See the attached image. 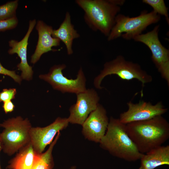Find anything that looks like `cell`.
I'll list each match as a JSON object with an SVG mask.
<instances>
[{"label": "cell", "mask_w": 169, "mask_h": 169, "mask_svg": "<svg viewBox=\"0 0 169 169\" xmlns=\"http://www.w3.org/2000/svg\"><path fill=\"white\" fill-rule=\"evenodd\" d=\"M126 125L129 136L142 154L161 146L169 138V123L162 115Z\"/></svg>", "instance_id": "1"}, {"label": "cell", "mask_w": 169, "mask_h": 169, "mask_svg": "<svg viewBox=\"0 0 169 169\" xmlns=\"http://www.w3.org/2000/svg\"><path fill=\"white\" fill-rule=\"evenodd\" d=\"M123 0H76V4L84 11V18L88 26L108 37L115 25Z\"/></svg>", "instance_id": "2"}, {"label": "cell", "mask_w": 169, "mask_h": 169, "mask_svg": "<svg viewBox=\"0 0 169 169\" xmlns=\"http://www.w3.org/2000/svg\"><path fill=\"white\" fill-rule=\"evenodd\" d=\"M100 147L111 154L129 161L140 160L144 154L138 150L129 136L126 125L111 117L106 131L100 142Z\"/></svg>", "instance_id": "3"}, {"label": "cell", "mask_w": 169, "mask_h": 169, "mask_svg": "<svg viewBox=\"0 0 169 169\" xmlns=\"http://www.w3.org/2000/svg\"><path fill=\"white\" fill-rule=\"evenodd\" d=\"M29 120L20 116L13 117L0 123L3 128L0 133L2 151L11 156L30 143V130L32 127Z\"/></svg>", "instance_id": "4"}, {"label": "cell", "mask_w": 169, "mask_h": 169, "mask_svg": "<svg viewBox=\"0 0 169 169\" xmlns=\"http://www.w3.org/2000/svg\"><path fill=\"white\" fill-rule=\"evenodd\" d=\"M112 74L116 75L125 80L136 79L141 82L142 87L153 79L152 76L143 70L140 64L127 60L123 56L119 55L104 64L103 69L94 79L95 87L99 90L103 89L101 86L102 81L106 76Z\"/></svg>", "instance_id": "5"}, {"label": "cell", "mask_w": 169, "mask_h": 169, "mask_svg": "<svg viewBox=\"0 0 169 169\" xmlns=\"http://www.w3.org/2000/svg\"><path fill=\"white\" fill-rule=\"evenodd\" d=\"M160 19V15L153 11L149 13L143 11L139 16L133 17L118 14L107 40L112 41L120 37L127 40L133 39L149 25L157 23Z\"/></svg>", "instance_id": "6"}, {"label": "cell", "mask_w": 169, "mask_h": 169, "mask_svg": "<svg viewBox=\"0 0 169 169\" xmlns=\"http://www.w3.org/2000/svg\"><path fill=\"white\" fill-rule=\"evenodd\" d=\"M159 25L145 34L135 37L136 41L146 45L152 53L151 59L161 77L169 86V50L161 44L158 37Z\"/></svg>", "instance_id": "7"}, {"label": "cell", "mask_w": 169, "mask_h": 169, "mask_svg": "<svg viewBox=\"0 0 169 169\" xmlns=\"http://www.w3.org/2000/svg\"><path fill=\"white\" fill-rule=\"evenodd\" d=\"M66 67L64 64L55 65L48 74H41L39 77L49 83L54 89L64 93L77 94L86 90V79L82 67L79 69L76 78L70 79L64 76L62 73Z\"/></svg>", "instance_id": "8"}, {"label": "cell", "mask_w": 169, "mask_h": 169, "mask_svg": "<svg viewBox=\"0 0 169 169\" xmlns=\"http://www.w3.org/2000/svg\"><path fill=\"white\" fill-rule=\"evenodd\" d=\"M127 105V110L120 114L119 118L121 122L125 124L148 120L162 115L168 110L161 101L155 105L143 100L137 103L129 101Z\"/></svg>", "instance_id": "9"}, {"label": "cell", "mask_w": 169, "mask_h": 169, "mask_svg": "<svg viewBox=\"0 0 169 169\" xmlns=\"http://www.w3.org/2000/svg\"><path fill=\"white\" fill-rule=\"evenodd\" d=\"M76 95V101L69 108V123L82 125L90 114L97 108L100 100L94 89H87Z\"/></svg>", "instance_id": "10"}, {"label": "cell", "mask_w": 169, "mask_h": 169, "mask_svg": "<svg viewBox=\"0 0 169 169\" xmlns=\"http://www.w3.org/2000/svg\"><path fill=\"white\" fill-rule=\"evenodd\" d=\"M67 118L58 117L52 123L44 127L31 128L30 131V143L38 153H43L46 146L50 144L57 133L68 126Z\"/></svg>", "instance_id": "11"}, {"label": "cell", "mask_w": 169, "mask_h": 169, "mask_svg": "<svg viewBox=\"0 0 169 169\" xmlns=\"http://www.w3.org/2000/svg\"><path fill=\"white\" fill-rule=\"evenodd\" d=\"M109 122L106 110L99 103L82 125V133L88 140L99 143L105 134Z\"/></svg>", "instance_id": "12"}, {"label": "cell", "mask_w": 169, "mask_h": 169, "mask_svg": "<svg viewBox=\"0 0 169 169\" xmlns=\"http://www.w3.org/2000/svg\"><path fill=\"white\" fill-rule=\"evenodd\" d=\"M36 23L35 19L29 22V27L27 33L23 39L20 41L12 40L9 42L11 48L8 51L9 54L16 53L21 59V62L17 65L18 69L21 71L22 79L27 80L32 78L33 71L32 67L29 65L27 60V47L28 39Z\"/></svg>", "instance_id": "13"}, {"label": "cell", "mask_w": 169, "mask_h": 169, "mask_svg": "<svg viewBox=\"0 0 169 169\" xmlns=\"http://www.w3.org/2000/svg\"><path fill=\"white\" fill-rule=\"evenodd\" d=\"M38 38L36 48L31 57V62L35 64L43 54L53 50L52 48L60 45V41L53 37L52 34L53 29L42 21H38L36 26Z\"/></svg>", "instance_id": "14"}, {"label": "cell", "mask_w": 169, "mask_h": 169, "mask_svg": "<svg viewBox=\"0 0 169 169\" xmlns=\"http://www.w3.org/2000/svg\"><path fill=\"white\" fill-rule=\"evenodd\" d=\"M52 36L64 44L68 55H71L73 54V41L79 38L80 35L71 23V15L69 12H66L64 18L59 28L53 29Z\"/></svg>", "instance_id": "15"}, {"label": "cell", "mask_w": 169, "mask_h": 169, "mask_svg": "<svg viewBox=\"0 0 169 169\" xmlns=\"http://www.w3.org/2000/svg\"><path fill=\"white\" fill-rule=\"evenodd\" d=\"M40 154L37 153L30 143L19 151L8 162V169H33Z\"/></svg>", "instance_id": "16"}, {"label": "cell", "mask_w": 169, "mask_h": 169, "mask_svg": "<svg viewBox=\"0 0 169 169\" xmlns=\"http://www.w3.org/2000/svg\"><path fill=\"white\" fill-rule=\"evenodd\" d=\"M141 166L144 169H154L162 165H169V146H161L144 154Z\"/></svg>", "instance_id": "17"}, {"label": "cell", "mask_w": 169, "mask_h": 169, "mask_svg": "<svg viewBox=\"0 0 169 169\" xmlns=\"http://www.w3.org/2000/svg\"><path fill=\"white\" fill-rule=\"evenodd\" d=\"M60 135V132H58L47 150L45 152L40 154L33 169H52L54 166L52 151Z\"/></svg>", "instance_id": "18"}, {"label": "cell", "mask_w": 169, "mask_h": 169, "mask_svg": "<svg viewBox=\"0 0 169 169\" xmlns=\"http://www.w3.org/2000/svg\"><path fill=\"white\" fill-rule=\"evenodd\" d=\"M142 1L150 6L153 9V11L157 14L164 16L169 24L168 8L166 6L163 0H143Z\"/></svg>", "instance_id": "19"}, {"label": "cell", "mask_w": 169, "mask_h": 169, "mask_svg": "<svg viewBox=\"0 0 169 169\" xmlns=\"http://www.w3.org/2000/svg\"><path fill=\"white\" fill-rule=\"evenodd\" d=\"M18 4V1L15 0L0 6V20L8 19L15 16Z\"/></svg>", "instance_id": "20"}, {"label": "cell", "mask_w": 169, "mask_h": 169, "mask_svg": "<svg viewBox=\"0 0 169 169\" xmlns=\"http://www.w3.org/2000/svg\"><path fill=\"white\" fill-rule=\"evenodd\" d=\"M18 23V20L16 16L8 19L0 20V31L13 28Z\"/></svg>", "instance_id": "21"}, {"label": "cell", "mask_w": 169, "mask_h": 169, "mask_svg": "<svg viewBox=\"0 0 169 169\" xmlns=\"http://www.w3.org/2000/svg\"><path fill=\"white\" fill-rule=\"evenodd\" d=\"M17 93L16 89H4L0 92V102H3L7 100H11L15 98Z\"/></svg>", "instance_id": "22"}, {"label": "cell", "mask_w": 169, "mask_h": 169, "mask_svg": "<svg viewBox=\"0 0 169 169\" xmlns=\"http://www.w3.org/2000/svg\"><path fill=\"white\" fill-rule=\"evenodd\" d=\"M0 74L8 76L16 82L20 83L22 79L20 76L17 75L15 71H11L7 69L4 68L1 64L0 62Z\"/></svg>", "instance_id": "23"}, {"label": "cell", "mask_w": 169, "mask_h": 169, "mask_svg": "<svg viewBox=\"0 0 169 169\" xmlns=\"http://www.w3.org/2000/svg\"><path fill=\"white\" fill-rule=\"evenodd\" d=\"M3 107L5 113L7 114L12 112L15 106L11 100H7L3 102Z\"/></svg>", "instance_id": "24"}, {"label": "cell", "mask_w": 169, "mask_h": 169, "mask_svg": "<svg viewBox=\"0 0 169 169\" xmlns=\"http://www.w3.org/2000/svg\"><path fill=\"white\" fill-rule=\"evenodd\" d=\"M2 150V142H1V141L0 137V153ZM0 169H2L1 168V166L0 162Z\"/></svg>", "instance_id": "25"}, {"label": "cell", "mask_w": 169, "mask_h": 169, "mask_svg": "<svg viewBox=\"0 0 169 169\" xmlns=\"http://www.w3.org/2000/svg\"><path fill=\"white\" fill-rule=\"evenodd\" d=\"M69 169H76V167L74 166H73Z\"/></svg>", "instance_id": "26"}, {"label": "cell", "mask_w": 169, "mask_h": 169, "mask_svg": "<svg viewBox=\"0 0 169 169\" xmlns=\"http://www.w3.org/2000/svg\"><path fill=\"white\" fill-rule=\"evenodd\" d=\"M138 169H144L140 166V167Z\"/></svg>", "instance_id": "27"}]
</instances>
